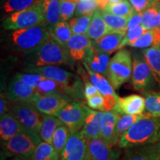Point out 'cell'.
<instances>
[{
	"label": "cell",
	"instance_id": "6da1fadb",
	"mask_svg": "<svg viewBox=\"0 0 160 160\" xmlns=\"http://www.w3.org/2000/svg\"><path fill=\"white\" fill-rule=\"evenodd\" d=\"M160 139V117H148L137 121L119 139L121 148L157 143Z\"/></svg>",
	"mask_w": 160,
	"mask_h": 160
},
{
	"label": "cell",
	"instance_id": "7a4b0ae2",
	"mask_svg": "<svg viewBox=\"0 0 160 160\" xmlns=\"http://www.w3.org/2000/svg\"><path fill=\"white\" fill-rule=\"evenodd\" d=\"M68 54V50L51 38L37 49L25 53V65L27 67L69 65Z\"/></svg>",
	"mask_w": 160,
	"mask_h": 160
},
{
	"label": "cell",
	"instance_id": "3957f363",
	"mask_svg": "<svg viewBox=\"0 0 160 160\" xmlns=\"http://www.w3.org/2000/svg\"><path fill=\"white\" fill-rule=\"evenodd\" d=\"M51 33L45 22L13 31L10 34V45L15 51L23 53L32 51L51 39Z\"/></svg>",
	"mask_w": 160,
	"mask_h": 160
},
{
	"label": "cell",
	"instance_id": "277c9868",
	"mask_svg": "<svg viewBox=\"0 0 160 160\" xmlns=\"http://www.w3.org/2000/svg\"><path fill=\"white\" fill-rule=\"evenodd\" d=\"M42 141L39 133L27 128L8 141L3 142V152L8 157H29Z\"/></svg>",
	"mask_w": 160,
	"mask_h": 160
},
{
	"label": "cell",
	"instance_id": "5b68a950",
	"mask_svg": "<svg viewBox=\"0 0 160 160\" xmlns=\"http://www.w3.org/2000/svg\"><path fill=\"white\" fill-rule=\"evenodd\" d=\"M133 59L128 50L119 49L110 59L106 77L114 90L119 89L123 84L131 79Z\"/></svg>",
	"mask_w": 160,
	"mask_h": 160
},
{
	"label": "cell",
	"instance_id": "8992f818",
	"mask_svg": "<svg viewBox=\"0 0 160 160\" xmlns=\"http://www.w3.org/2000/svg\"><path fill=\"white\" fill-rule=\"evenodd\" d=\"M44 22V10L42 0L36 2L22 11L11 13L3 21L2 26L5 30L28 28Z\"/></svg>",
	"mask_w": 160,
	"mask_h": 160
},
{
	"label": "cell",
	"instance_id": "52a82bcc",
	"mask_svg": "<svg viewBox=\"0 0 160 160\" xmlns=\"http://www.w3.org/2000/svg\"><path fill=\"white\" fill-rule=\"evenodd\" d=\"M9 112L19 120L25 128L39 133L43 114L38 111L31 102L11 103Z\"/></svg>",
	"mask_w": 160,
	"mask_h": 160
},
{
	"label": "cell",
	"instance_id": "ba28073f",
	"mask_svg": "<svg viewBox=\"0 0 160 160\" xmlns=\"http://www.w3.org/2000/svg\"><path fill=\"white\" fill-rule=\"evenodd\" d=\"M88 108L77 101H71L57 113L62 122L68 128L71 133H77L82 129L87 117Z\"/></svg>",
	"mask_w": 160,
	"mask_h": 160
},
{
	"label": "cell",
	"instance_id": "9c48e42d",
	"mask_svg": "<svg viewBox=\"0 0 160 160\" xmlns=\"http://www.w3.org/2000/svg\"><path fill=\"white\" fill-rule=\"evenodd\" d=\"M71 100L68 95L62 93L42 94L36 92L31 102L42 114L57 116Z\"/></svg>",
	"mask_w": 160,
	"mask_h": 160
},
{
	"label": "cell",
	"instance_id": "30bf717a",
	"mask_svg": "<svg viewBox=\"0 0 160 160\" xmlns=\"http://www.w3.org/2000/svg\"><path fill=\"white\" fill-rule=\"evenodd\" d=\"M154 80L151 68L143 54L133 56L131 82L134 88L139 91L148 90L153 85Z\"/></svg>",
	"mask_w": 160,
	"mask_h": 160
},
{
	"label": "cell",
	"instance_id": "8fae6325",
	"mask_svg": "<svg viewBox=\"0 0 160 160\" xmlns=\"http://www.w3.org/2000/svg\"><path fill=\"white\" fill-rule=\"evenodd\" d=\"M83 64L88 71L90 81L97 88L100 93L105 98V103H104L102 111H112L117 105L119 97L116 93L115 90L112 87L109 80L105 77V75L97 73L91 70L85 62H83Z\"/></svg>",
	"mask_w": 160,
	"mask_h": 160
},
{
	"label": "cell",
	"instance_id": "7c38bea8",
	"mask_svg": "<svg viewBox=\"0 0 160 160\" xmlns=\"http://www.w3.org/2000/svg\"><path fill=\"white\" fill-rule=\"evenodd\" d=\"M87 151L88 137L81 130L70 136L60 155V160H85Z\"/></svg>",
	"mask_w": 160,
	"mask_h": 160
},
{
	"label": "cell",
	"instance_id": "4fadbf2b",
	"mask_svg": "<svg viewBox=\"0 0 160 160\" xmlns=\"http://www.w3.org/2000/svg\"><path fill=\"white\" fill-rule=\"evenodd\" d=\"M25 73L39 74L47 79L53 80L65 85L71 86L79 79L77 76L65 71L57 65H48L42 67H26L23 70Z\"/></svg>",
	"mask_w": 160,
	"mask_h": 160
},
{
	"label": "cell",
	"instance_id": "5bb4252c",
	"mask_svg": "<svg viewBox=\"0 0 160 160\" xmlns=\"http://www.w3.org/2000/svg\"><path fill=\"white\" fill-rule=\"evenodd\" d=\"M37 89L22 81L17 75L8 84L6 98L11 103L31 102L34 97Z\"/></svg>",
	"mask_w": 160,
	"mask_h": 160
},
{
	"label": "cell",
	"instance_id": "9a60e30c",
	"mask_svg": "<svg viewBox=\"0 0 160 160\" xmlns=\"http://www.w3.org/2000/svg\"><path fill=\"white\" fill-rule=\"evenodd\" d=\"M87 153L91 160H118L119 158V153L115 151L101 138H88Z\"/></svg>",
	"mask_w": 160,
	"mask_h": 160
},
{
	"label": "cell",
	"instance_id": "2e32d148",
	"mask_svg": "<svg viewBox=\"0 0 160 160\" xmlns=\"http://www.w3.org/2000/svg\"><path fill=\"white\" fill-rule=\"evenodd\" d=\"M112 111L119 114H141L145 111V99L143 96L131 94L119 97L117 105Z\"/></svg>",
	"mask_w": 160,
	"mask_h": 160
},
{
	"label": "cell",
	"instance_id": "e0dca14e",
	"mask_svg": "<svg viewBox=\"0 0 160 160\" xmlns=\"http://www.w3.org/2000/svg\"><path fill=\"white\" fill-rule=\"evenodd\" d=\"M120 115L114 111H105L102 119L101 139L112 148L119 143L117 137V125Z\"/></svg>",
	"mask_w": 160,
	"mask_h": 160
},
{
	"label": "cell",
	"instance_id": "ac0fdd59",
	"mask_svg": "<svg viewBox=\"0 0 160 160\" xmlns=\"http://www.w3.org/2000/svg\"><path fill=\"white\" fill-rule=\"evenodd\" d=\"M91 46V39L86 34H73L67 44V50L73 61H82Z\"/></svg>",
	"mask_w": 160,
	"mask_h": 160
},
{
	"label": "cell",
	"instance_id": "d6986e66",
	"mask_svg": "<svg viewBox=\"0 0 160 160\" xmlns=\"http://www.w3.org/2000/svg\"><path fill=\"white\" fill-rule=\"evenodd\" d=\"M109 56V54L95 48L92 45L83 61L93 71L106 77L110 62Z\"/></svg>",
	"mask_w": 160,
	"mask_h": 160
},
{
	"label": "cell",
	"instance_id": "ffe728a7",
	"mask_svg": "<svg viewBox=\"0 0 160 160\" xmlns=\"http://www.w3.org/2000/svg\"><path fill=\"white\" fill-rule=\"evenodd\" d=\"M121 160H159L160 152L156 144L126 148Z\"/></svg>",
	"mask_w": 160,
	"mask_h": 160
},
{
	"label": "cell",
	"instance_id": "44dd1931",
	"mask_svg": "<svg viewBox=\"0 0 160 160\" xmlns=\"http://www.w3.org/2000/svg\"><path fill=\"white\" fill-rule=\"evenodd\" d=\"M24 129H25V128L10 112L1 116L0 136L2 141H8Z\"/></svg>",
	"mask_w": 160,
	"mask_h": 160
},
{
	"label": "cell",
	"instance_id": "7402d4cb",
	"mask_svg": "<svg viewBox=\"0 0 160 160\" xmlns=\"http://www.w3.org/2000/svg\"><path fill=\"white\" fill-rule=\"evenodd\" d=\"M126 32H113L104 36L100 39L93 40L92 45L99 51L111 55L119 49L120 44L125 37Z\"/></svg>",
	"mask_w": 160,
	"mask_h": 160
},
{
	"label": "cell",
	"instance_id": "603a6c76",
	"mask_svg": "<svg viewBox=\"0 0 160 160\" xmlns=\"http://www.w3.org/2000/svg\"><path fill=\"white\" fill-rule=\"evenodd\" d=\"M104 111H93L88 108L87 117L82 131L88 139H97L101 138L102 119Z\"/></svg>",
	"mask_w": 160,
	"mask_h": 160
},
{
	"label": "cell",
	"instance_id": "cb8c5ba5",
	"mask_svg": "<svg viewBox=\"0 0 160 160\" xmlns=\"http://www.w3.org/2000/svg\"><path fill=\"white\" fill-rule=\"evenodd\" d=\"M44 10V22L48 30L62 20L60 0H42Z\"/></svg>",
	"mask_w": 160,
	"mask_h": 160
},
{
	"label": "cell",
	"instance_id": "d4e9b609",
	"mask_svg": "<svg viewBox=\"0 0 160 160\" xmlns=\"http://www.w3.org/2000/svg\"><path fill=\"white\" fill-rule=\"evenodd\" d=\"M110 33L111 31L102 15L101 10L99 8L97 9L93 13L91 25L86 35L91 39L96 40Z\"/></svg>",
	"mask_w": 160,
	"mask_h": 160
},
{
	"label": "cell",
	"instance_id": "484cf974",
	"mask_svg": "<svg viewBox=\"0 0 160 160\" xmlns=\"http://www.w3.org/2000/svg\"><path fill=\"white\" fill-rule=\"evenodd\" d=\"M22 159L24 160H59L60 154L51 144L42 141L29 157Z\"/></svg>",
	"mask_w": 160,
	"mask_h": 160
},
{
	"label": "cell",
	"instance_id": "4316f807",
	"mask_svg": "<svg viewBox=\"0 0 160 160\" xmlns=\"http://www.w3.org/2000/svg\"><path fill=\"white\" fill-rule=\"evenodd\" d=\"M142 54L151 68L155 81L160 85V45L143 49Z\"/></svg>",
	"mask_w": 160,
	"mask_h": 160
},
{
	"label": "cell",
	"instance_id": "83f0119b",
	"mask_svg": "<svg viewBox=\"0 0 160 160\" xmlns=\"http://www.w3.org/2000/svg\"><path fill=\"white\" fill-rule=\"evenodd\" d=\"M63 123L62 122L61 120L56 116L43 114L42 123L39 131V136L42 141L52 144V139L54 132Z\"/></svg>",
	"mask_w": 160,
	"mask_h": 160
},
{
	"label": "cell",
	"instance_id": "f1b7e54d",
	"mask_svg": "<svg viewBox=\"0 0 160 160\" xmlns=\"http://www.w3.org/2000/svg\"><path fill=\"white\" fill-rule=\"evenodd\" d=\"M49 31L51 38H53L56 42L62 46L64 48L67 50V44L73 36L69 23L64 20H61L57 24H56L51 30H49Z\"/></svg>",
	"mask_w": 160,
	"mask_h": 160
},
{
	"label": "cell",
	"instance_id": "f546056e",
	"mask_svg": "<svg viewBox=\"0 0 160 160\" xmlns=\"http://www.w3.org/2000/svg\"><path fill=\"white\" fill-rule=\"evenodd\" d=\"M159 45H160V28L157 27L145 32L139 39L129 46L135 48L145 49Z\"/></svg>",
	"mask_w": 160,
	"mask_h": 160
},
{
	"label": "cell",
	"instance_id": "4dcf8cb0",
	"mask_svg": "<svg viewBox=\"0 0 160 160\" xmlns=\"http://www.w3.org/2000/svg\"><path fill=\"white\" fill-rule=\"evenodd\" d=\"M102 15L108 26L111 33L113 32H127L128 18L121 17L101 10Z\"/></svg>",
	"mask_w": 160,
	"mask_h": 160
},
{
	"label": "cell",
	"instance_id": "1f68e13d",
	"mask_svg": "<svg viewBox=\"0 0 160 160\" xmlns=\"http://www.w3.org/2000/svg\"><path fill=\"white\" fill-rule=\"evenodd\" d=\"M153 117L149 113H141V114H123L120 115L117 125V137L119 139L121 138L124 133L128 130L132 125H134L137 121L143 118Z\"/></svg>",
	"mask_w": 160,
	"mask_h": 160
},
{
	"label": "cell",
	"instance_id": "d6a6232c",
	"mask_svg": "<svg viewBox=\"0 0 160 160\" xmlns=\"http://www.w3.org/2000/svg\"><path fill=\"white\" fill-rule=\"evenodd\" d=\"M145 99V111L154 117H160V92L142 91Z\"/></svg>",
	"mask_w": 160,
	"mask_h": 160
},
{
	"label": "cell",
	"instance_id": "836d02e7",
	"mask_svg": "<svg viewBox=\"0 0 160 160\" xmlns=\"http://www.w3.org/2000/svg\"><path fill=\"white\" fill-rule=\"evenodd\" d=\"M71 132L68 128L64 124H62L57 128L53 136L51 145L53 146L56 151L61 155L62 152L65 148L66 144L68 142Z\"/></svg>",
	"mask_w": 160,
	"mask_h": 160
},
{
	"label": "cell",
	"instance_id": "e575fe53",
	"mask_svg": "<svg viewBox=\"0 0 160 160\" xmlns=\"http://www.w3.org/2000/svg\"><path fill=\"white\" fill-rule=\"evenodd\" d=\"M93 13L90 14L78 16L70 19L69 25L73 34H87L91 25Z\"/></svg>",
	"mask_w": 160,
	"mask_h": 160
},
{
	"label": "cell",
	"instance_id": "d590c367",
	"mask_svg": "<svg viewBox=\"0 0 160 160\" xmlns=\"http://www.w3.org/2000/svg\"><path fill=\"white\" fill-rule=\"evenodd\" d=\"M104 10L113 14L128 18L134 12V9L128 0H123L117 3H109Z\"/></svg>",
	"mask_w": 160,
	"mask_h": 160
},
{
	"label": "cell",
	"instance_id": "8d00e7d4",
	"mask_svg": "<svg viewBox=\"0 0 160 160\" xmlns=\"http://www.w3.org/2000/svg\"><path fill=\"white\" fill-rule=\"evenodd\" d=\"M37 0H8L3 6L5 13H15L33 5Z\"/></svg>",
	"mask_w": 160,
	"mask_h": 160
},
{
	"label": "cell",
	"instance_id": "74e56055",
	"mask_svg": "<svg viewBox=\"0 0 160 160\" xmlns=\"http://www.w3.org/2000/svg\"><path fill=\"white\" fill-rule=\"evenodd\" d=\"M142 25L148 31L159 27L157 19V9L155 6L142 12Z\"/></svg>",
	"mask_w": 160,
	"mask_h": 160
},
{
	"label": "cell",
	"instance_id": "f35d334b",
	"mask_svg": "<svg viewBox=\"0 0 160 160\" xmlns=\"http://www.w3.org/2000/svg\"><path fill=\"white\" fill-rule=\"evenodd\" d=\"M148 30L145 28L142 25H139L135 28L128 30L126 32L125 37H124L122 41L120 44L119 49L123 48L126 45H130L131 44L134 42L142 36L145 32H147Z\"/></svg>",
	"mask_w": 160,
	"mask_h": 160
},
{
	"label": "cell",
	"instance_id": "ab89813d",
	"mask_svg": "<svg viewBox=\"0 0 160 160\" xmlns=\"http://www.w3.org/2000/svg\"><path fill=\"white\" fill-rule=\"evenodd\" d=\"M98 9L97 0H88V1H79L77 3L75 15L78 16L90 14L94 13Z\"/></svg>",
	"mask_w": 160,
	"mask_h": 160
},
{
	"label": "cell",
	"instance_id": "60d3db41",
	"mask_svg": "<svg viewBox=\"0 0 160 160\" xmlns=\"http://www.w3.org/2000/svg\"><path fill=\"white\" fill-rule=\"evenodd\" d=\"M77 3L68 0H60V9H61L62 20L68 21L75 14Z\"/></svg>",
	"mask_w": 160,
	"mask_h": 160
},
{
	"label": "cell",
	"instance_id": "b9f144b4",
	"mask_svg": "<svg viewBox=\"0 0 160 160\" xmlns=\"http://www.w3.org/2000/svg\"><path fill=\"white\" fill-rule=\"evenodd\" d=\"M16 75H17L18 78H19L22 81H23L24 82L32 86V87L35 88H37L38 84H39L40 82L45 79V77H42V76L39 74H36V73H17Z\"/></svg>",
	"mask_w": 160,
	"mask_h": 160
},
{
	"label": "cell",
	"instance_id": "7bdbcfd3",
	"mask_svg": "<svg viewBox=\"0 0 160 160\" xmlns=\"http://www.w3.org/2000/svg\"><path fill=\"white\" fill-rule=\"evenodd\" d=\"M137 12H143L155 5L158 0H128Z\"/></svg>",
	"mask_w": 160,
	"mask_h": 160
},
{
	"label": "cell",
	"instance_id": "ee69618b",
	"mask_svg": "<svg viewBox=\"0 0 160 160\" xmlns=\"http://www.w3.org/2000/svg\"><path fill=\"white\" fill-rule=\"evenodd\" d=\"M87 100L88 105L91 108V109L99 110V111H103L104 103H105V98L101 93L96 94L93 97L88 98Z\"/></svg>",
	"mask_w": 160,
	"mask_h": 160
},
{
	"label": "cell",
	"instance_id": "f6af8a7d",
	"mask_svg": "<svg viewBox=\"0 0 160 160\" xmlns=\"http://www.w3.org/2000/svg\"><path fill=\"white\" fill-rule=\"evenodd\" d=\"M142 24V12H133L128 17V30H131Z\"/></svg>",
	"mask_w": 160,
	"mask_h": 160
},
{
	"label": "cell",
	"instance_id": "bcb514c9",
	"mask_svg": "<svg viewBox=\"0 0 160 160\" xmlns=\"http://www.w3.org/2000/svg\"><path fill=\"white\" fill-rule=\"evenodd\" d=\"M84 92H85V98L86 99L100 93L97 88L91 82H89L88 79H84Z\"/></svg>",
	"mask_w": 160,
	"mask_h": 160
},
{
	"label": "cell",
	"instance_id": "7dc6e473",
	"mask_svg": "<svg viewBox=\"0 0 160 160\" xmlns=\"http://www.w3.org/2000/svg\"><path fill=\"white\" fill-rule=\"evenodd\" d=\"M8 99L6 98V94H2L1 92V99H0V116L5 114L8 111Z\"/></svg>",
	"mask_w": 160,
	"mask_h": 160
},
{
	"label": "cell",
	"instance_id": "c3c4849f",
	"mask_svg": "<svg viewBox=\"0 0 160 160\" xmlns=\"http://www.w3.org/2000/svg\"><path fill=\"white\" fill-rule=\"evenodd\" d=\"M98 5V8L100 10H104L110 3L109 0H97Z\"/></svg>",
	"mask_w": 160,
	"mask_h": 160
},
{
	"label": "cell",
	"instance_id": "681fc988",
	"mask_svg": "<svg viewBox=\"0 0 160 160\" xmlns=\"http://www.w3.org/2000/svg\"><path fill=\"white\" fill-rule=\"evenodd\" d=\"M154 6L157 9V19H158V23H159V27L160 28V5L158 3V4H155Z\"/></svg>",
	"mask_w": 160,
	"mask_h": 160
},
{
	"label": "cell",
	"instance_id": "f907efd6",
	"mask_svg": "<svg viewBox=\"0 0 160 160\" xmlns=\"http://www.w3.org/2000/svg\"><path fill=\"white\" fill-rule=\"evenodd\" d=\"M0 160H6L5 154L2 151H1V153H0Z\"/></svg>",
	"mask_w": 160,
	"mask_h": 160
},
{
	"label": "cell",
	"instance_id": "816d5d0a",
	"mask_svg": "<svg viewBox=\"0 0 160 160\" xmlns=\"http://www.w3.org/2000/svg\"><path fill=\"white\" fill-rule=\"evenodd\" d=\"M10 160H24V159L22 157H13V158Z\"/></svg>",
	"mask_w": 160,
	"mask_h": 160
},
{
	"label": "cell",
	"instance_id": "f5cc1de1",
	"mask_svg": "<svg viewBox=\"0 0 160 160\" xmlns=\"http://www.w3.org/2000/svg\"><path fill=\"white\" fill-rule=\"evenodd\" d=\"M110 3H117V2H119L123 1V0H109Z\"/></svg>",
	"mask_w": 160,
	"mask_h": 160
},
{
	"label": "cell",
	"instance_id": "db71d44e",
	"mask_svg": "<svg viewBox=\"0 0 160 160\" xmlns=\"http://www.w3.org/2000/svg\"><path fill=\"white\" fill-rule=\"evenodd\" d=\"M155 144H156V145H157V147L158 150H159V151L160 152V139H159V141H158L157 142L155 143Z\"/></svg>",
	"mask_w": 160,
	"mask_h": 160
},
{
	"label": "cell",
	"instance_id": "11a10c76",
	"mask_svg": "<svg viewBox=\"0 0 160 160\" xmlns=\"http://www.w3.org/2000/svg\"><path fill=\"white\" fill-rule=\"evenodd\" d=\"M85 160H91V158H90L89 156L88 155V153H87V154H86V157H85Z\"/></svg>",
	"mask_w": 160,
	"mask_h": 160
},
{
	"label": "cell",
	"instance_id": "9f6ffc18",
	"mask_svg": "<svg viewBox=\"0 0 160 160\" xmlns=\"http://www.w3.org/2000/svg\"><path fill=\"white\" fill-rule=\"evenodd\" d=\"M68 1L73 2H75V3H77L78 2H79V1H80V0H68Z\"/></svg>",
	"mask_w": 160,
	"mask_h": 160
},
{
	"label": "cell",
	"instance_id": "6f0895ef",
	"mask_svg": "<svg viewBox=\"0 0 160 160\" xmlns=\"http://www.w3.org/2000/svg\"><path fill=\"white\" fill-rule=\"evenodd\" d=\"M80 1H88V0H80Z\"/></svg>",
	"mask_w": 160,
	"mask_h": 160
},
{
	"label": "cell",
	"instance_id": "680465c9",
	"mask_svg": "<svg viewBox=\"0 0 160 160\" xmlns=\"http://www.w3.org/2000/svg\"><path fill=\"white\" fill-rule=\"evenodd\" d=\"M159 5H160V0H159Z\"/></svg>",
	"mask_w": 160,
	"mask_h": 160
},
{
	"label": "cell",
	"instance_id": "91938a15",
	"mask_svg": "<svg viewBox=\"0 0 160 160\" xmlns=\"http://www.w3.org/2000/svg\"><path fill=\"white\" fill-rule=\"evenodd\" d=\"M159 160H160V159H159Z\"/></svg>",
	"mask_w": 160,
	"mask_h": 160
},
{
	"label": "cell",
	"instance_id": "94428289",
	"mask_svg": "<svg viewBox=\"0 0 160 160\" xmlns=\"http://www.w3.org/2000/svg\"><path fill=\"white\" fill-rule=\"evenodd\" d=\"M59 160H60V159H59Z\"/></svg>",
	"mask_w": 160,
	"mask_h": 160
}]
</instances>
